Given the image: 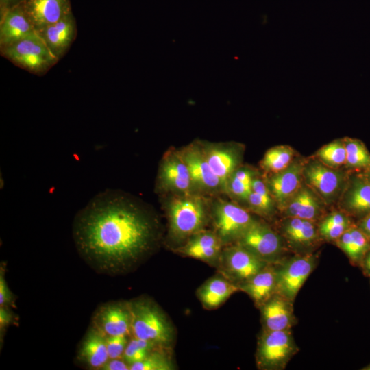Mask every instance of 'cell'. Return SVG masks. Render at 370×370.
Returning <instances> with one entry per match:
<instances>
[{"mask_svg": "<svg viewBox=\"0 0 370 370\" xmlns=\"http://www.w3.org/2000/svg\"><path fill=\"white\" fill-rule=\"evenodd\" d=\"M75 248L95 271L119 275L149 256L158 241V224L143 204L118 190L100 192L75 214Z\"/></svg>", "mask_w": 370, "mask_h": 370, "instance_id": "obj_1", "label": "cell"}, {"mask_svg": "<svg viewBox=\"0 0 370 370\" xmlns=\"http://www.w3.org/2000/svg\"><path fill=\"white\" fill-rule=\"evenodd\" d=\"M169 234L177 243H186L204 230L207 222V208L198 193L174 195L166 204Z\"/></svg>", "mask_w": 370, "mask_h": 370, "instance_id": "obj_2", "label": "cell"}, {"mask_svg": "<svg viewBox=\"0 0 370 370\" xmlns=\"http://www.w3.org/2000/svg\"><path fill=\"white\" fill-rule=\"evenodd\" d=\"M129 303L132 336L168 348L173 341V329L162 310L146 297L134 299Z\"/></svg>", "mask_w": 370, "mask_h": 370, "instance_id": "obj_3", "label": "cell"}, {"mask_svg": "<svg viewBox=\"0 0 370 370\" xmlns=\"http://www.w3.org/2000/svg\"><path fill=\"white\" fill-rule=\"evenodd\" d=\"M299 351L291 330L262 329L258 339L256 365L262 370L284 369Z\"/></svg>", "mask_w": 370, "mask_h": 370, "instance_id": "obj_4", "label": "cell"}, {"mask_svg": "<svg viewBox=\"0 0 370 370\" xmlns=\"http://www.w3.org/2000/svg\"><path fill=\"white\" fill-rule=\"evenodd\" d=\"M350 171L326 166L314 157L305 159L304 182L312 189L327 206L337 204L347 184Z\"/></svg>", "mask_w": 370, "mask_h": 370, "instance_id": "obj_5", "label": "cell"}, {"mask_svg": "<svg viewBox=\"0 0 370 370\" xmlns=\"http://www.w3.org/2000/svg\"><path fill=\"white\" fill-rule=\"evenodd\" d=\"M318 258L313 251L294 253L275 263V292L294 302L299 290L315 269Z\"/></svg>", "mask_w": 370, "mask_h": 370, "instance_id": "obj_6", "label": "cell"}, {"mask_svg": "<svg viewBox=\"0 0 370 370\" xmlns=\"http://www.w3.org/2000/svg\"><path fill=\"white\" fill-rule=\"evenodd\" d=\"M1 52L14 64L34 73L46 72L59 60L37 32L1 49Z\"/></svg>", "mask_w": 370, "mask_h": 370, "instance_id": "obj_7", "label": "cell"}, {"mask_svg": "<svg viewBox=\"0 0 370 370\" xmlns=\"http://www.w3.org/2000/svg\"><path fill=\"white\" fill-rule=\"evenodd\" d=\"M236 243L269 264L278 262L289 251L278 230L256 219Z\"/></svg>", "mask_w": 370, "mask_h": 370, "instance_id": "obj_8", "label": "cell"}, {"mask_svg": "<svg viewBox=\"0 0 370 370\" xmlns=\"http://www.w3.org/2000/svg\"><path fill=\"white\" fill-rule=\"evenodd\" d=\"M269 264L235 243L222 250L218 264L223 276L238 286Z\"/></svg>", "mask_w": 370, "mask_h": 370, "instance_id": "obj_9", "label": "cell"}, {"mask_svg": "<svg viewBox=\"0 0 370 370\" xmlns=\"http://www.w3.org/2000/svg\"><path fill=\"white\" fill-rule=\"evenodd\" d=\"M213 219L214 231L223 245L235 243L256 220L249 210L223 200L215 204Z\"/></svg>", "mask_w": 370, "mask_h": 370, "instance_id": "obj_10", "label": "cell"}, {"mask_svg": "<svg viewBox=\"0 0 370 370\" xmlns=\"http://www.w3.org/2000/svg\"><path fill=\"white\" fill-rule=\"evenodd\" d=\"M158 186L173 195L197 193L187 165L179 151L165 153L160 164Z\"/></svg>", "mask_w": 370, "mask_h": 370, "instance_id": "obj_11", "label": "cell"}, {"mask_svg": "<svg viewBox=\"0 0 370 370\" xmlns=\"http://www.w3.org/2000/svg\"><path fill=\"white\" fill-rule=\"evenodd\" d=\"M131 311L129 301H111L99 306L90 325L105 337L131 334Z\"/></svg>", "mask_w": 370, "mask_h": 370, "instance_id": "obj_12", "label": "cell"}, {"mask_svg": "<svg viewBox=\"0 0 370 370\" xmlns=\"http://www.w3.org/2000/svg\"><path fill=\"white\" fill-rule=\"evenodd\" d=\"M278 232L284 238L289 251L293 253L312 251L321 241L317 222L297 217H282Z\"/></svg>", "mask_w": 370, "mask_h": 370, "instance_id": "obj_13", "label": "cell"}, {"mask_svg": "<svg viewBox=\"0 0 370 370\" xmlns=\"http://www.w3.org/2000/svg\"><path fill=\"white\" fill-rule=\"evenodd\" d=\"M205 157L214 173L219 178L223 192L232 173L241 166L243 147L240 144H208L201 145Z\"/></svg>", "mask_w": 370, "mask_h": 370, "instance_id": "obj_14", "label": "cell"}, {"mask_svg": "<svg viewBox=\"0 0 370 370\" xmlns=\"http://www.w3.org/2000/svg\"><path fill=\"white\" fill-rule=\"evenodd\" d=\"M179 151L187 165L197 193L223 191L220 181L210 168L201 145L190 144Z\"/></svg>", "mask_w": 370, "mask_h": 370, "instance_id": "obj_15", "label": "cell"}, {"mask_svg": "<svg viewBox=\"0 0 370 370\" xmlns=\"http://www.w3.org/2000/svg\"><path fill=\"white\" fill-rule=\"evenodd\" d=\"M304 158H296L284 170L264 177L278 210L280 212L304 184Z\"/></svg>", "mask_w": 370, "mask_h": 370, "instance_id": "obj_16", "label": "cell"}, {"mask_svg": "<svg viewBox=\"0 0 370 370\" xmlns=\"http://www.w3.org/2000/svg\"><path fill=\"white\" fill-rule=\"evenodd\" d=\"M337 204L353 219L359 220L370 214V183L360 171H350Z\"/></svg>", "mask_w": 370, "mask_h": 370, "instance_id": "obj_17", "label": "cell"}, {"mask_svg": "<svg viewBox=\"0 0 370 370\" xmlns=\"http://www.w3.org/2000/svg\"><path fill=\"white\" fill-rule=\"evenodd\" d=\"M293 301L275 292L258 308L260 310L262 329L287 330L297 323Z\"/></svg>", "mask_w": 370, "mask_h": 370, "instance_id": "obj_18", "label": "cell"}, {"mask_svg": "<svg viewBox=\"0 0 370 370\" xmlns=\"http://www.w3.org/2000/svg\"><path fill=\"white\" fill-rule=\"evenodd\" d=\"M327 205L304 182L281 211L282 217H297L319 222L326 214Z\"/></svg>", "mask_w": 370, "mask_h": 370, "instance_id": "obj_19", "label": "cell"}, {"mask_svg": "<svg viewBox=\"0 0 370 370\" xmlns=\"http://www.w3.org/2000/svg\"><path fill=\"white\" fill-rule=\"evenodd\" d=\"M21 5L37 32L72 12L70 0H23Z\"/></svg>", "mask_w": 370, "mask_h": 370, "instance_id": "obj_20", "label": "cell"}, {"mask_svg": "<svg viewBox=\"0 0 370 370\" xmlns=\"http://www.w3.org/2000/svg\"><path fill=\"white\" fill-rule=\"evenodd\" d=\"M223 242L215 231L204 229L191 236L177 251L210 264H219Z\"/></svg>", "mask_w": 370, "mask_h": 370, "instance_id": "obj_21", "label": "cell"}, {"mask_svg": "<svg viewBox=\"0 0 370 370\" xmlns=\"http://www.w3.org/2000/svg\"><path fill=\"white\" fill-rule=\"evenodd\" d=\"M36 32L21 3L0 15L1 49L14 44Z\"/></svg>", "mask_w": 370, "mask_h": 370, "instance_id": "obj_22", "label": "cell"}, {"mask_svg": "<svg viewBox=\"0 0 370 370\" xmlns=\"http://www.w3.org/2000/svg\"><path fill=\"white\" fill-rule=\"evenodd\" d=\"M51 53L60 60L76 37L77 26L72 12L37 32Z\"/></svg>", "mask_w": 370, "mask_h": 370, "instance_id": "obj_23", "label": "cell"}, {"mask_svg": "<svg viewBox=\"0 0 370 370\" xmlns=\"http://www.w3.org/2000/svg\"><path fill=\"white\" fill-rule=\"evenodd\" d=\"M76 359L90 370H101L109 360L106 337L91 325L79 345Z\"/></svg>", "mask_w": 370, "mask_h": 370, "instance_id": "obj_24", "label": "cell"}, {"mask_svg": "<svg viewBox=\"0 0 370 370\" xmlns=\"http://www.w3.org/2000/svg\"><path fill=\"white\" fill-rule=\"evenodd\" d=\"M275 264H269L249 280L238 285L239 291L247 293L259 307L276 291Z\"/></svg>", "mask_w": 370, "mask_h": 370, "instance_id": "obj_25", "label": "cell"}, {"mask_svg": "<svg viewBox=\"0 0 370 370\" xmlns=\"http://www.w3.org/2000/svg\"><path fill=\"white\" fill-rule=\"evenodd\" d=\"M239 291L238 285L225 277L216 276L206 281L197 291V296L207 309H215Z\"/></svg>", "mask_w": 370, "mask_h": 370, "instance_id": "obj_26", "label": "cell"}, {"mask_svg": "<svg viewBox=\"0 0 370 370\" xmlns=\"http://www.w3.org/2000/svg\"><path fill=\"white\" fill-rule=\"evenodd\" d=\"M334 243L355 265L360 266L370 250V241L356 223L348 228Z\"/></svg>", "mask_w": 370, "mask_h": 370, "instance_id": "obj_27", "label": "cell"}, {"mask_svg": "<svg viewBox=\"0 0 370 370\" xmlns=\"http://www.w3.org/2000/svg\"><path fill=\"white\" fill-rule=\"evenodd\" d=\"M247 204L251 211L265 219H271L278 210L265 178L258 174L254 178Z\"/></svg>", "mask_w": 370, "mask_h": 370, "instance_id": "obj_28", "label": "cell"}, {"mask_svg": "<svg viewBox=\"0 0 370 370\" xmlns=\"http://www.w3.org/2000/svg\"><path fill=\"white\" fill-rule=\"evenodd\" d=\"M354 223L348 214L340 209L334 210L317 223L319 234L322 241L335 243Z\"/></svg>", "mask_w": 370, "mask_h": 370, "instance_id": "obj_29", "label": "cell"}, {"mask_svg": "<svg viewBox=\"0 0 370 370\" xmlns=\"http://www.w3.org/2000/svg\"><path fill=\"white\" fill-rule=\"evenodd\" d=\"M295 154L289 145L274 146L265 152L260 166L267 175L275 174L286 169L296 158Z\"/></svg>", "mask_w": 370, "mask_h": 370, "instance_id": "obj_30", "label": "cell"}, {"mask_svg": "<svg viewBox=\"0 0 370 370\" xmlns=\"http://www.w3.org/2000/svg\"><path fill=\"white\" fill-rule=\"evenodd\" d=\"M257 174L252 168L241 165L229 179L226 193L238 200L247 202L254 178Z\"/></svg>", "mask_w": 370, "mask_h": 370, "instance_id": "obj_31", "label": "cell"}, {"mask_svg": "<svg viewBox=\"0 0 370 370\" xmlns=\"http://www.w3.org/2000/svg\"><path fill=\"white\" fill-rule=\"evenodd\" d=\"M346 150L345 169L350 171H362L370 166V152L360 139L343 138Z\"/></svg>", "mask_w": 370, "mask_h": 370, "instance_id": "obj_32", "label": "cell"}, {"mask_svg": "<svg viewBox=\"0 0 370 370\" xmlns=\"http://www.w3.org/2000/svg\"><path fill=\"white\" fill-rule=\"evenodd\" d=\"M313 157L328 166L345 168L346 150L343 139H336L324 145L315 152Z\"/></svg>", "mask_w": 370, "mask_h": 370, "instance_id": "obj_33", "label": "cell"}, {"mask_svg": "<svg viewBox=\"0 0 370 370\" xmlns=\"http://www.w3.org/2000/svg\"><path fill=\"white\" fill-rule=\"evenodd\" d=\"M159 347H163L149 341L132 336L129 339L123 358L131 365L144 360L152 351Z\"/></svg>", "mask_w": 370, "mask_h": 370, "instance_id": "obj_34", "label": "cell"}, {"mask_svg": "<svg viewBox=\"0 0 370 370\" xmlns=\"http://www.w3.org/2000/svg\"><path fill=\"white\" fill-rule=\"evenodd\" d=\"M164 347L152 351L144 360L130 365V370H171L173 365L164 352Z\"/></svg>", "mask_w": 370, "mask_h": 370, "instance_id": "obj_35", "label": "cell"}, {"mask_svg": "<svg viewBox=\"0 0 370 370\" xmlns=\"http://www.w3.org/2000/svg\"><path fill=\"white\" fill-rule=\"evenodd\" d=\"M130 338L125 335L106 337L109 359L123 358Z\"/></svg>", "mask_w": 370, "mask_h": 370, "instance_id": "obj_36", "label": "cell"}, {"mask_svg": "<svg viewBox=\"0 0 370 370\" xmlns=\"http://www.w3.org/2000/svg\"><path fill=\"white\" fill-rule=\"evenodd\" d=\"M5 263L0 267V307L15 308L16 297L10 289L5 280Z\"/></svg>", "mask_w": 370, "mask_h": 370, "instance_id": "obj_37", "label": "cell"}, {"mask_svg": "<svg viewBox=\"0 0 370 370\" xmlns=\"http://www.w3.org/2000/svg\"><path fill=\"white\" fill-rule=\"evenodd\" d=\"M12 308L0 307V344L2 346L4 336L10 325L16 323L18 317L15 315Z\"/></svg>", "mask_w": 370, "mask_h": 370, "instance_id": "obj_38", "label": "cell"}, {"mask_svg": "<svg viewBox=\"0 0 370 370\" xmlns=\"http://www.w3.org/2000/svg\"><path fill=\"white\" fill-rule=\"evenodd\" d=\"M101 370H130V365L123 358L109 359Z\"/></svg>", "mask_w": 370, "mask_h": 370, "instance_id": "obj_39", "label": "cell"}, {"mask_svg": "<svg viewBox=\"0 0 370 370\" xmlns=\"http://www.w3.org/2000/svg\"><path fill=\"white\" fill-rule=\"evenodd\" d=\"M356 224L370 241V214L358 220Z\"/></svg>", "mask_w": 370, "mask_h": 370, "instance_id": "obj_40", "label": "cell"}, {"mask_svg": "<svg viewBox=\"0 0 370 370\" xmlns=\"http://www.w3.org/2000/svg\"><path fill=\"white\" fill-rule=\"evenodd\" d=\"M23 0H0V15L20 5Z\"/></svg>", "mask_w": 370, "mask_h": 370, "instance_id": "obj_41", "label": "cell"}, {"mask_svg": "<svg viewBox=\"0 0 370 370\" xmlns=\"http://www.w3.org/2000/svg\"><path fill=\"white\" fill-rule=\"evenodd\" d=\"M360 267L364 273L370 276V250L365 255Z\"/></svg>", "mask_w": 370, "mask_h": 370, "instance_id": "obj_42", "label": "cell"}, {"mask_svg": "<svg viewBox=\"0 0 370 370\" xmlns=\"http://www.w3.org/2000/svg\"><path fill=\"white\" fill-rule=\"evenodd\" d=\"M360 172L365 179L370 183V166Z\"/></svg>", "mask_w": 370, "mask_h": 370, "instance_id": "obj_43", "label": "cell"}, {"mask_svg": "<svg viewBox=\"0 0 370 370\" xmlns=\"http://www.w3.org/2000/svg\"><path fill=\"white\" fill-rule=\"evenodd\" d=\"M363 369L370 370V365H369L368 366H367L366 368H364Z\"/></svg>", "mask_w": 370, "mask_h": 370, "instance_id": "obj_44", "label": "cell"}, {"mask_svg": "<svg viewBox=\"0 0 370 370\" xmlns=\"http://www.w3.org/2000/svg\"><path fill=\"white\" fill-rule=\"evenodd\" d=\"M370 277V276H369Z\"/></svg>", "mask_w": 370, "mask_h": 370, "instance_id": "obj_45", "label": "cell"}]
</instances>
